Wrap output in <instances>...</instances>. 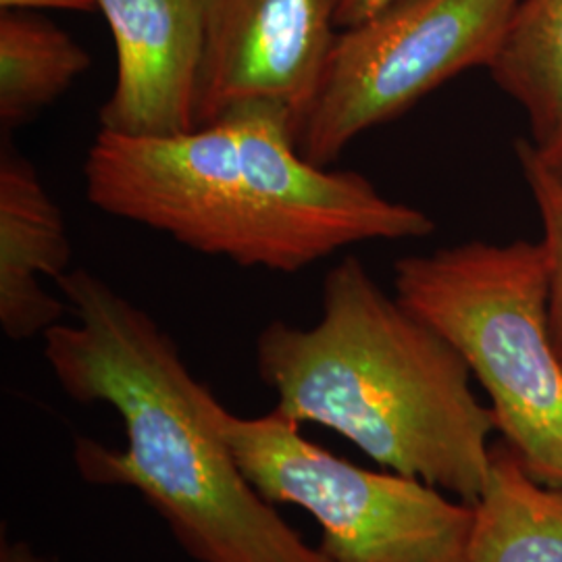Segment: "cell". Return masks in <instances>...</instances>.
Here are the masks:
<instances>
[{
	"label": "cell",
	"mask_w": 562,
	"mask_h": 562,
	"mask_svg": "<svg viewBox=\"0 0 562 562\" xmlns=\"http://www.w3.org/2000/svg\"><path fill=\"white\" fill-rule=\"evenodd\" d=\"M459 562H562V487L529 475L503 440L492 443Z\"/></svg>",
	"instance_id": "30bf717a"
},
{
	"label": "cell",
	"mask_w": 562,
	"mask_h": 562,
	"mask_svg": "<svg viewBox=\"0 0 562 562\" xmlns=\"http://www.w3.org/2000/svg\"><path fill=\"white\" fill-rule=\"evenodd\" d=\"M83 178L88 201L106 215L276 273H299L346 246L436 232L422 209L383 196L359 171L306 161L276 104L244 106L171 138L101 130Z\"/></svg>",
	"instance_id": "7a4b0ae2"
},
{
	"label": "cell",
	"mask_w": 562,
	"mask_h": 562,
	"mask_svg": "<svg viewBox=\"0 0 562 562\" xmlns=\"http://www.w3.org/2000/svg\"><path fill=\"white\" fill-rule=\"evenodd\" d=\"M117 50L102 132L171 138L196 130L204 0H97Z\"/></svg>",
	"instance_id": "ba28073f"
},
{
	"label": "cell",
	"mask_w": 562,
	"mask_h": 562,
	"mask_svg": "<svg viewBox=\"0 0 562 562\" xmlns=\"http://www.w3.org/2000/svg\"><path fill=\"white\" fill-rule=\"evenodd\" d=\"M536 150H538L543 165L550 169V173L562 181V142L557 146L546 148V150H540V148H536Z\"/></svg>",
	"instance_id": "e0dca14e"
},
{
	"label": "cell",
	"mask_w": 562,
	"mask_h": 562,
	"mask_svg": "<svg viewBox=\"0 0 562 562\" xmlns=\"http://www.w3.org/2000/svg\"><path fill=\"white\" fill-rule=\"evenodd\" d=\"M92 65L88 50L53 21L30 11L0 18V125L20 130L71 88Z\"/></svg>",
	"instance_id": "7c38bea8"
},
{
	"label": "cell",
	"mask_w": 562,
	"mask_h": 562,
	"mask_svg": "<svg viewBox=\"0 0 562 562\" xmlns=\"http://www.w3.org/2000/svg\"><path fill=\"white\" fill-rule=\"evenodd\" d=\"M2 11H99L97 0H0Z\"/></svg>",
	"instance_id": "5bb4252c"
},
{
	"label": "cell",
	"mask_w": 562,
	"mask_h": 562,
	"mask_svg": "<svg viewBox=\"0 0 562 562\" xmlns=\"http://www.w3.org/2000/svg\"><path fill=\"white\" fill-rule=\"evenodd\" d=\"M340 0H204L196 127L276 104L296 136L319 99Z\"/></svg>",
	"instance_id": "52a82bcc"
},
{
	"label": "cell",
	"mask_w": 562,
	"mask_h": 562,
	"mask_svg": "<svg viewBox=\"0 0 562 562\" xmlns=\"http://www.w3.org/2000/svg\"><path fill=\"white\" fill-rule=\"evenodd\" d=\"M71 261V241L59 204L36 167L13 146L0 155V327L9 340L44 336L69 304L42 280H59Z\"/></svg>",
	"instance_id": "9c48e42d"
},
{
	"label": "cell",
	"mask_w": 562,
	"mask_h": 562,
	"mask_svg": "<svg viewBox=\"0 0 562 562\" xmlns=\"http://www.w3.org/2000/svg\"><path fill=\"white\" fill-rule=\"evenodd\" d=\"M522 178L542 220V246L548 265V319L562 361V181L550 173L531 142L517 140Z\"/></svg>",
	"instance_id": "4fadbf2b"
},
{
	"label": "cell",
	"mask_w": 562,
	"mask_h": 562,
	"mask_svg": "<svg viewBox=\"0 0 562 562\" xmlns=\"http://www.w3.org/2000/svg\"><path fill=\"white\" fill-rule=\"evenodd\" d=\"M255 362L288 419L323 425L385 469L477 503L498 431L494 413L475 396L454 346L357 257L327 271L315 325L262 327Z\"/></svg>",
	"instance_id": "3957f363"
},
{
	"label": "cell",
	"mask_w": 562,
	"mask_h": 562,
	"mask_svg": "<svg viewBox=\"0 0 562 562\" xmlns=\"http://www.w3.org/2000/svg\"><path fill=\"white\" fill-rule=\"evenodd\" d=\"M521 0H394L338 32L302 127L306 161L329 167L361 134L398 120L446 81L490 67Z\"/></svg>",
	"instance_id": "8992f818"
},
{
	"label": "cell",
	"mask_w": 562,
	"mask_h": 562,
	"mask_svg": "<svg viewBox=\"0 0 562 562\" xmlns=\"http://www.w3.org/2000/svg\"><path fill=\"white\" fill-rule=\"evenodd\" d=\"M55 283L76 325L42 336L44 359L71 401L109 404L125 431L123 450L76 436L81 480L140 492L196 562H329L246 480L220 401L161 325L83 267Z\"/></svg>",
	"instance_id": "6da1fadb"
},
{
	"label": "cell",
	"mask_w": 562,
	"mask_h": 562,
	"mask_svg": "<svg viewBox=\"0 0 562 562\" xmlns=\"http://www.w3.org/2000/svg\"><path fill=\"white\" fill-rule=\"evenodd\" d=\"M0 562H55L41 557L32 550V546L23 542L2 543L0 548Z\"/></svg>",
	"instance_id": "2e32d148"
},
{
	"label": "cell",
	"mask_w": 562,
	"mask_h": 562,
	"mask_svg": "<svg viewBox=\"0 0 562 562\" xmlns=\"http://www.w3.org/2000/svg\"><path fill=\"white\" fill-rule=\"evenodd\" d=\"M394 290L469 364L529 475L562 487V361L542 241L471 240L408 255L394 262Z\"/></svg>",
	"instance_id": "277c9868"
},
{
	"label": "cell",
	"mask_w": 562,
	"mask_h": 562,
	"mask_svg": "<svg viewBox=\"0 0 562 562\" xmlns=\"http://www.w3.org/2000/svg\"><path fill=\"white\" fill-rule=\"evenodd\" d=\"M215 425L267 503L294 504L322 527L329 562H459L473 504L401 473H378L306 440L278 408L238 417L222 402Z\"/></svg>",
	"instance_id": "5b68a950"
},
{
	"label": "cell",
	"mask_w": 562,
	"mask_h": 562,
	"mask_svg": "<svg viewBox=\"0 0 562 562\" xmlns=\"http://www.w3.org/2000/svg\"><path fill=\"white\" fill-rule=\"evenodd\" d=\"M390 2H394V0H340L338 27L340 30L352 27L367 18H371L373 13L382 11L383 7H387Z\"/></svg>",
	"instance_id": "9a60e30c"
},
{
	"label": "cell",
	"mask_w": 562,
	"mask_h": 562,
	"mask_svg": "<svg viewBox=\"0 0 562 562\" xmlns=\"http://www.w3.org/2000/svg\"><path fill=\"white\" fill-rule=\"evenodd\" d=\"M487 71L525 111L536 148L561 144L562 0H521Z\"/></svg>",
	"instance_id": "8fae6325"
}]
</instances>
